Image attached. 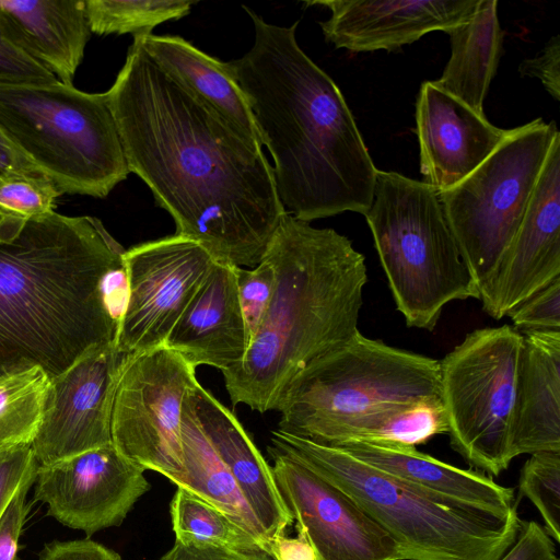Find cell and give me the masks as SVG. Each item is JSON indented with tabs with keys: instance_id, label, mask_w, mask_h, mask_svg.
I'll list each match as a JSON object with an SVG mask.
<instances>
[{
	"instance_id": "1",
	"label": "cell",
	"mask_w": 560,
	"mask_h": 560,
	"mask_svg": "<svg viewBox=\"0 0 560 560\" xmlns=\"http://www.w3.org/2000/svg\"><path fill=\"white\" fill-rule=\"evenodd\" d=\"M106 95L128 168L171 214L175 234L218 260L257 266L287 213L262 148L161 69L136 37Z\"/></svg>"
},
{
	"instance_id": "2",
	"label": "cell",
	"mask_w": 560,
	"mask_h": 560,
	"mask_svg": "<svg viewBox=\"0 0 560 560\" xmlns=\"http://www.w3.org/2000/svg\"><path fill=\"white\" fill-rule=\"evenodd\" d=\"M243 8L254 44L230 62L273 159L285 212L306 222L346 211L364 215L377 168L341 91L299 46V21L275 25Z\"/></svg>"
},
{
	"instance_id": "3",
	"label": "cell",
	"mask_w": 560,
	"mask_h": 560,
	"mask_svg": "<svg viewBox=\"0 0 560 560\" xmlns=\"http://www.w3.org/2000/svg\"><path fill=\"white\" fill-rule=\"evenodd\" d=\"M124 253L94 217H0V375L39 365L54 377L115 345L102 282Z\"/></svg>"
},
{
	"instance_id": "4",
	"label": "cell",
	"mask_w": 560,
	"mask_h": 560,
	"mask_svg": "<svg viewBox=\"0 0 560 560\" xmlns=\"http://www.w3.org/2000/svg\"><path fill=\"white\" fill-rule=\"evenodd\" d=\"M262 258L276 275L271 304L243 360L222 372L232 404L260 413L277 409L302 370L360 332L368 282L365 258L347 236L289 213Z\"/></svg>"
},
{
	"instance_id": "5",
	"label": "cell",
	"mask_w": 560,
	"mask_h": 560,
	"mask_svg": "<svg viewBox=\"0 0 560 560\" xmlns=\"http://www.w3.org/2000/svg\"><path fill=\"white\" fill-rule=\"evenodd\" d=\"M273 450L348 494L399 546L404 560H500L522 521L504 522L442 505L345 450L271 432Z\"/></svg>"
},
{
	"instance_id": "6",
	"label": "cell",
	"mask_w": 560,
	"mask_h": 560,
	"mask_svg": "<svg viewBox=\"0 0 560 560\" xmlns=\"http://www.w3.org/2000/svg\"><path fill=\"white\" fill-rule=\"evenodd\" d=\"M0 132L62 195L105 198L130 173L106 92L0 82Z\"/></svg>"
},
{
	"instance_id": "7",
	"label": "cell",
	"mask_w": 560,
	"mask_h": 560,
	"mask_svg": "<svg viewBox=\"0 0 560 560\" xmlns=\"http://www.w3.org/2000/svg\"><path fill=\"white\" fill-rule=\"evenodd\" d=\"M364 217L407 326L432 330L450 302L479 300L435 189L397 172L377 170Z\"/></svg>"
},
{
	"instance_id": "8",
	"label": "cell",
	"mask_w": 560,
	"mask_h": 560,
	"mask_svg": "<svg viewBox=\"0 0 560 560\" xmlns=\"http://www.w3.org/2000/svg\"><path fill=\"white\" fill-rule=\"evenodd\" d=\"M429 398H441L438 360L359 332L290 382L278 430L324 444L348 423Z\"/></svg>"
},
{
	"instance_id": "9",
	"label": "cell",
	"mask_w": 560,
	"mask_h": 560,
	"mask_svg": "<svg viewBox=\"0 0 560 560\" xmlns=\"http://www.w3.org/2000/svg\"><path fill=\"white\" fill-rule=\"evenodd\" d=\"M557 124L534 119L509 129L497 149L468 176L438 192L448 228L478 291L515 236Z\"/></svg>"
},
{
	"instance_id": "10",
	"label": "cell",
	"mask_w": 560,
	"mask_h": 560,
	"mask_svg": "<svg viewBox=\"0 0 560 560\" xmlns=\"http://www.w3.org/2000/svg\"><path fill=\"white\" fill-rule=\"evenodd\" d=\"M523 335L511 325L479 328L440 362L451 445L471 466L499 476L510 456Z\"/></svg>"
},
{
	"instance_id": "11",
	"label": "cell",
	"mask_w": 560,
	"mask_h": 560,
	"mask_svg": "<svg viewBox=\"0 0 560 560\" xmlns=\"http://www.w3.org/2000/svg\"><path fill=\"white\" fill-rule=\"evenodd\" d=\"M179 352L160 346L128 354L116 388L112 443L131 463L177 485L184 475L183 408L199 384Z\"/></svg>"
},
{
	"instance_id": "12",
	"label": "cell",
	"mask_w": 560,
	"mask_h": 560,
	"mask_svg": "<svg viewBox=\"0 0 560 560\" xmlns=\"http://www.w3.org/2000/svg\"><path fill=\"white\" fill-rule=\"evenodd\" d=\"M127 301L115 347L125 354L163 346L218 260L198 242L174 234L125 249Z\"/></svg>"
},
{
	"instance_id": "13",
	"label": "cell",
	"mask_w": 560,
	"mask_h": 560,
	"mask_svg": "<svg viewBox=\"0 0 560 560\" xmlns=\"http://www.w3.org/2000/svg\"><path fill=\"white\" fill-rule=\"evenodd\" d=\"M127 358L115 345L94 347L50 378L32 443L39 466L112 443L114 399Z\"/></svg>"
},
{
	"instance_id": "14",
	"label": "cell",
	"mask_w": 560,
	"mask_h": 560,
	"mask_svg": "<svg viewBox=\"0 0 560 560\" xmlns=\"http://www.w3.org/2000/svg\"><path fill=\"white\" fill-rule=\"evenodd\" d=\"M272 475L317 560H404L399 546L348 494L271 446Z\"/></svg>"
},
{
	"instance_id": "15",
	"label": "cell",
	"mask_w": 560,
	"mask_h": 560,
	"mask_svg": "<svg viewBox=\"0 0 560 560\" xmlns=\"http://www.w3.org/2000/svg\"><path fill=\"white\" fill-rule=\"evenodd\" d=\"M143 472L110 443L39 466L34 500L45 503L60 524L90 537L124 522L150 489Z\"/></svg>"
},
{
	"instance_id": "16",
	"label": "cell",
	"mask_w": 560,
	"mask_h": 560,
	"mask_svg": "<svg viewBox=\"0 0 560 560\" xmlns=\"http://www.w3.org/2000/svg\"><path fill=\"white\" fill-rule=\"evenodd\" d=\"M560 277V135L551 143L520 228L479 291L494 319L513 312Z\"/></svg>"
},
{
	"instance_id": "17",
	"label": "cell",
	"mask_w": 560,
	"mask_h": 560,
	"mask_svg": "<svg viewBox=\"0 0 560 560\" xmlns=\"http://www.w3.org/2000/svg\"><path fill=\"white\" fill-rule=\"evenodd\" d=\"M331 15L319 22L326 42L352 52L395 51L433 31L467 21L478 0H325Z\"/></svg>"
},
{
	"instance_id": "18",
	"label": "cell",
	"mask_w": 560,
	"mask_h": 560,
	"mask_svg": "<svg viewBox=\"0 0 560 560\" xmlns=\"http://www.w3.org/2000/svg\"><path fill=\"white\" fill-rule=\"evenodd\" d=\"M508 131L433 81L423 82L416 101L422 183L438 192L453 187L497 149Z\"/></svg>"
},
{
	"instance_id": "19",
	"label": "cell",
	"mask_w": 560,
	"mask_h": 560,
	"mask_svg": "<svg viewBox=\"0 0 560 560\" xmlns=\"http://www.w3.org/2000/svg\"><path fill=\"white\" fill-rule=\"evenodd\" d=\"M338 447L442 505L499 522L517 512L512 488L497 483L483 472L441 462L416 447L358 441Z\"/></svg>"
},
{
	"instance_id": "20",
	"label": "cell",
	"mask_w": 560,
	"mask_h": 560,
	"mask_svg": "<svg viewBox=\"0 0 560 560\" xmlns=\"http://www.w3.org/2000/svg\"><path fill=\"white\" fill-rule=\"evenodd\" d=\"M236 268L228 261L214 262L164 342L195 366L224 372L238 364L247 351Z\"/></svg>"
},
{
	"instance_id": "21",
	"label": "cell",
	"mask_w": 560,
	"mask_h": 560,
	"mask_svg": "<svg viewBox=\"0 0 560 560\" xmlns=\"http://www.w3.org/2000/svg\"><path fill=\"white\" fill-rule=\"evenodd\" d=\"M200 429L235 480L269 541L293 524L271 466L232 410L200 384L189 394Z\"/></svg>"
},
{
	"instance_id": "22",
	"label": "cell",
	"mask_w": 560,
	"mask_h": 560,
	"mask_svg": "<svg viewBox=\"0 0 560 560\" xmlns=\"http://www.w3.org/2000/svg\"><path fill=\"white\" fill-rule=\"evenodd\" d=\"M523 335L510 456L560 452V331Z\"/></svg>"
},
{
	"instance_id": "23",
	"label": "cell",
	"mask_w": 560,
	"mask_h": 560,
	"mask_svg": "<svg viewBox=\"0 0 560 560\" xmlns=\"http://www.w3.org/2000/svg\"><path fill=\"white\" fill-rule=\"evenodd\" d=\"M0 18L21 48L73 84L92 33L85 0H0Z\"/></svg>"
},
{
	"instance_id": "24",
	"label": "cell",
	"mask_w": 560,
	"mask_h": 560,
	"mask_svg": "<svg viewBox=\"0 0 560 560\" xmlns=\"http://www.w3.org/2000/svg\"><path fill=\"white\" fill-rule=\"evenodd\" d=\"M133 37L176 82L242 137L262 148L252 110L230 61H220L179 36L150 33Z\"/></svg>"
},
{
	"instance_id": "25",
	"label": "cell",
	"mask_w": 560,
	"mask_h": 560,
	"mask_svg": "<svg viewBox=\"0 0 560 560\" xmlns=\"http://www.w3.org/2000/svg\"><path fill=\"white\" fill-rule=\"evenodd\" d=\"M451 57L436 86L455 96L479 115L503 52L497 0H478L469 19L446 32Z\"/></svg>"
},
{
	"instance_id": "26",
	"label": "cell",
	"mask_w": 560,
	"mask_h": 560,
	"mask_svg": "<svg viewBox=\"0 0 560 560\" xmlns=\"http://www.w3.org/2000/svg\"><path fill=\"white\" fill-rule=\"evenodd\" d=\"M180 435L184 475L176 486L226 513L270 550L259 521L200 429L189 396L183 408Z\"/></svg>"
},
{
	"instance_id": "27",
	"label": "cell",
	"mask_w": 560,
	"mask_h": 560,
	"mask_svg": "<svg viewBox=\"0 0 560 560\" xmlns=\"http://www.w3.org/2000/svg\"><path fill=\"white\" fill-rule=\"evenodd\" d=\"M447 431L441 398H429L348 423L334 432L325 444L338 446L358 441L382 446L416 447Z\"/></svg>"
},
{
	"instance_id": "28",
	"label": "cell",
	"mask_w": 560,
	"mask_h": 560,
	"mask_svg": "<svg viewBox=\"0 0 560 560\" xmlns=\"http://www.w3.org/2000/svg\"><path fill=\"white\" fill-rule=\"evenodd\" d=\"M170 511L175 541L249 555L266 552L270 556L267 545L226 513L182 487H177Z\"/></svg>"
},
{
	"instance_id": "29",
	"label": "cell",
	"mask_w": 560,
	"mask_h": 560,
	"mask_svg": "<svg viewBox=\"0 0 560 560\" xmlns=\"http://www.w3.org/2000/svg\"><path fill=\"white\" fill-rule=\"evenodd\" d=\"M50 378L39 365L0 375V452L32 445Z\"/></svg>"
},
{
	"instance_id": "30",
	"label": "cell",
	"mask_w": 560,
	"mask_h": 560,
	"mask_svg": "<svg viewBox=\"0 0 560 560\" xmlns=\"http://www.w3.org/2000/svg\"><path fill=\"white\" fill-rule=\"evenodd\" d=\"M196 2L184 0H85L92 33L150 34L159 24L190 13Z\"/></svg>"
},
{
	"instance_id": "31",
	"label": "cell",
	"mask_w": 560,
	"mask_h": 560,
	"mask_svg": "<svg viewBox=\"0 0 560 560\" xmlns=\"http://www.w3.org/2000/svg\"><path fill=\"white\" fill-rule=\"evenodd\" d=\"M520 493L538 510L548 535L560 541V452L530 454L520 476Z\"/></svg>"
},
{
	"instance_id": "32",
	"label": "cell",
	"mask_w": 560,
	"mask_h": 560,
	"mask_svg": "<svg viewBox=\"0 0 560 560\" xmlns=\"http://www.w3.org/2000/svg\"><path fill=\"white\" fill-rule=\"evenodd\" d=\"M62 194L45 175L25 171L0 174V217L40 218L55 212Z\"/></svg>"
},
{
	"instance_id": "33",
	"label": "cell",
	"mask_w": 560,
	"mask_h": 560,
	"mask_svg": "<svg viewBox=\"0 0 560 560\" xmlns=\"http://www.w3.org/2000/svg\"><path fill=\"white\" fill-rule=\"evenodd\" d=\"M236 280L241 310L250 342L271 304L276 275L272 266L262 258L253 269L237 267Z\"/></svg>"
},
{
	"instance_id": "34",
	"label": "cell",
	"mask_w": 560,
	"mask_h": 560,
	"mask_svg": "<svg viewBox=\"0 0 560 560\" xmlns=\"http://www.w3.org/2000/svg\"><path fill=\"white\" fill-rule=\"evenodd\" d=\"M521 334L560 331V277L508 315Z\"/></svg>"
},
{
	"instance_id": "35",
	"label": "cell",
	"mask_w": 560,
	"mask_h": 560,
	"mask_svg": "<svg viewBox=\"0 0 560 560\" xmlns=\"http://www.w3.org/2000/svg\"><path fill=\"white\" fill-rule=\"evenodd\" d=\"M57 78L31 57L0 18V82H52Z\"/></svg>"
},
{
	"instance_id": "36",
	"label": "cell",
	"mask_w": 560,
	"mask_h": 560,
	"mask_svg": "<svg viewBox=\"0 0 560 560\" xmlns=\"http://www.w3.org/2000/svg\"><path fill=\"white\" fill-rule=\"evenodd\" d=\"M38 467L32 445L0 452V517L18 489L36 478Z\"/></svg>"
},
{
	"instance_id": "37",
	"label": "cell",
	"mask_w": 560,
	"mask_h": 560,
	"mask_svg": "<svg viewBox=\"0 0 560 560\" xmlns=\"http://www.w3.org/2000/svg\"><path fill=\"white\" fill-rule=\"evenodd\" d=\"M36 478L26 480L14 493L0 517V560H21L19 538L26 520V494Z\"/></svg>"
},
{
	"instance_id": "38",
	"label": "cell",
	"mask_w": 560,
	"mask_h": 560,
	"mask_svg": "<svg viewBox=\"0 0 560 560\" xmlns=\"http://www.w3.org/2000/svg\"><path fill=\"white\" fill-rule=\"evenodd\" d=\"M522 77L538 79L556 101L560 100V35L552 36L534 58L525 59L518 67Z\"/></svg>"
},
{
	"instance_id": "39",
	"label": "cell",
	"mask_w": 560,
	"mask_h": 560,
	"mask_svg": "<svg viewBox=\"0 0 560 560\" xmlns=\"http://www.w3.org/2000/svg\"><path fill=\"white\" fill-rule=\"evenodd\" d=\"M555 544L535 521L523 522L513 546L500 560H555Z\"/></svg>"
},
{
	"instance_id": "40",
	"label": "cell",
	"mask_w": 560,
	"mask_h": 560,
	"mask_svg": "<svg viewBox=\"0 0 560 560\" xmlns=\"http://www.w3.org/2000/svg\"><path fill=\"white\" fill-rule=\"evenodd\" d=\"M38 560H121L114 550L89 538L52 541L44 546Z\"/></svg>"
},
{
	"instance_id": "41",
	"label": "cell",
	"mask_w": 560,
	"mask_h": 560,
	"mask_svg": "<svg viewBox=\"0 0 560 560\" xmlns=\"http://www.w3.org/2000/svg\"><path fill=\"white\" fill-rule=\"evenodd\" d=\"M266 552L249 555L211 546L185 545L175 541L161 560H264Z\"/></svg>"
},
{
	"instance_id": "42",
	"label": "cell",
	"mask_w": 560,
	"mask_h": 560,
	"mask_svg": "<svg viewBox=\"0 0 560 560\" xmlns=\"http://www.w3.org/2000/svg\"><path fill=\"white\" fill-rule=\"evenodd\" d=\"M295 528V537L283 534L270 541V557L273 560H317L303 530L299 527Z\"/></svg>"
},
{
	"instance_id": "43",
	"label": "cell",
	"mask_w": 560,
	"mask_h": 560,
	"mask_svg": "<svg viewBox=\"0 0 560 560\" xmlns=\"http://www.w3.org/2000/svg\"><path fill=\"white\" fill-rule=\"evenodd\" d=\"M12 170L42 174L34 163L0 132V174Z\"/></svg>"
},
{
	"instance_id": "44",
	"label": "cell",
	"mask_w": 560,
	"mask_h": 560,
	"mask_svg": "<svg viewBox=\"0 0 560 560\" xmlns=\"http://www.w3.org/2000/svg\"><path fill=\"white\" fill-rule=\"evenodd\" d=\"M264 560H273L269 555H265Z\"/></svg>"
},
{
	"instance_id": "45",
	"label": "cell",
	"mask_w": 560,
	"mask_h": 560,
	"mask_svg": "<svg viewBox=\"0 0 560 560\" xmlns=\"http://www.w3.org/2000/svg\"><path fill=\"white\" fill-rule=\"evenodd\" d=\"M555 560H559V558L557 557Z\"/></svg>"
}]
</instances>
